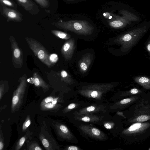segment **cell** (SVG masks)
<instances>
[{
	"mask_svg": "<svg viewBox=\"0 0 150 150\" xmlns=\"http://www.w3.org/2000/svg\"><path fill=\"white\" fill-rule=\"evenodd\" d=\"M0 12L1 15L7 19L8 21L20 22L23 20L22 14L17 10L1 4Z\"/></svg>",
	"mask_w": 150,
	"mask_h": 150,
	"instance_id": "cell-6",
	"label": "cell"
},
{
	"mask_svg": "<svg viewBox=\"0 0 150 150\" xmlns=\"http://www.w3.org/2000/svg\"><path fill=\"white\" fill-rule=\"evenodd\" d=\"M40 139L42 142V143L46 150H54L53 144L52 142L46 138L44 136L41 134L40 137Z\"/></svg>",
	"mask_w": 150,
	"mask_h": 150,
	"instance_id": "cell-15",
	"label": "cell"
},
{
	"mask_svg": "<svg viewBox=\"0 0 150 150\" xmlns=\"http://www.w3.org/2000/svg\"><path fill=\"white\" fill-rule=\"evenodd\" d=\"M93 60V55L87 53L82 57L79 62L78 65L81 72L85 73L88 70Z\"/></svg>",
	"mask_w": 150,
	"mask_h": 150,
	"instance_id": "cell-10",
	"label": "cell"
},
{
	"mask_svg": "<svg viewBox=\"0 0 150 150\" xmlns=\"http://www.w3.org/2000/svg\"><path fill=\"white\" fill-rule=\"evenodd\" d=\"M51 32L56 37L63 39L69 40L71 38L70 35L67 33L57 30H52Z\"/></svg>",
	"mask_w": 150,
	"mask_h": 150,
	"instance_id": "cell-16",
	"label": "cell"
},
{
	"mask_svg": "<svg viewBox=\"0 0 150 150\" xmlns=\"http://www.w3.org/2000/svg\"><path fill=\"white\" fill-rule=\"evenodd\" d=\"M131 100L129 98H126L120 101V103L121 104H125L130 102Z\"/></svg>",
	"mask_w": 150,
	"mask_h": 150,
	"instance_id": "cell-30",
	"label": "cell"
},
{
	"mask_svg": "<svg viewBox=\"0 0 150 150\" xmlns=\"http://www.w3.org/2000/svg\"><path fill=\"white\" fill-rule=\"evenodd\" d=\"M67 149L68 150H78L79 149L77 147L74 146H70Z\"/></svg>",
	"mask_w": 150,
	"mask_h": 150,
	"instance_id": "cell-35",
	"label": "cell"
},
{
	"mask_svg": "<svg viewBox=\"0 0 150 150\" xmlns=\"http://www.w3.org/2000/svg\"><path fill=\"white\" fill-rule=\"evenodd\" d=\"M33 83L37 87H41L44 91H47L50 88V86L47 84L41 78L38 73L34 72L33 74Z\"/></svg>",
	"mask_w": 150,
	"mask_h": 150,
	"instance_id": "cell-11",
	"label": "cell"
},
{
	"mask_svg": "<svg viewBox=\"0 0 150 150\" xmlns=\"http://www.w3.org/2000/svg\"><path fill=\"white\" fill-rule=\"evenodd\" d=\"M0 4L17 9V5L12 0H0Z\"/></svg>",
	"mask_w": 150,
	"mask_h": 150,
	"instance_id": "cell-20",
	"label": "cell"
},
{
	"mask_svg": "<svg viewBox=\"0 0 150 150\" xmlns=\"http://www.w3.org/2000/svg\"><path fill=\"white\" fill-rule=\"evenodd\" d=\"M95 109V108L93 106H90L87 107L86 109L88 112H92L94 111Z\"/></svg>",
	"mask_w": 150,
	"mask_h": 150,
	"instance_id": "cell-33",
	"label": "cell"
},
{
	"mask_svg": "<svg viewBox=\"0 0 150 150\" xmlns=\"http://www.w3.org/2000/svg\"><path fill=\"white\" fill-rule=\"evenodd\" d=\"M25 39L30 48L42 62L49 68L53 66L50 60V54L40 42L32 38L27 37Z\"/></svg>",
	"mask_w": 150,
	"mask_h": 150,
	"instance_id": "cell-3",
	"label": "cell"
},
{
	"mask_svg": "<svg viewBox=\"0 0 150 150\" xmlns=\"http://www.w3.org/2000/svg\"><path fill=\"white\" fill-rule=\"evenodd\" d=\"M53 24L59 28L82 35H91L94 30L93 25L86 21L72 20L67 21L54 22Z\"/></svg>",
	"mask_w": 150,
	"mask_h": 150,
	"instance_id": "cell-2",
	"label": "cell"
},
{
	"mask_svg": "<svg viewBox=\"0 0 150 150\" xmlns=\"http://www.w3.org/2000/svg\"><path fill=\"white\" fill-rule=\"evenodd\" d=\"M60 75L61 80L70 84L73 81L72 79L67 72L65 70H62L60 72Z\"/></svg>",
	"mask_w": 150,
	"mask_h": 150,
	"instance_id": "cell-17",
	"label": "cell"
},
{
	"mask_svg": "<svg viewBox=\"0 0 150 150\" xmlns=\"http://www.w3.org/2000/svg\"><path fill=\"white\" fill-rule=\"evenodd\" d=\"M9 40L12 52V64L15 67L20 68L23 64V56L22 50L13 36H10Z\"/></svg>",
	"mask_w": 150,
	"mask_h": 150,
	"instance_id": "cell-5",
	"label": "cell"
},
{
	"mask_svg": "<svg viewBox=\"0 0 150 150\" xmlns=\"http://www.w3.org/2000/svg\"><path fill=\"white\" fill-rule=\"evenodd\" d=\"M75 48V41L74 38L70 39L64 43L62 47L61 52L65 60L68 61L71 59Z\"/></svg>",
	"mask_w": 150,
	"mask_h": 150,
	"instance_id": "cell-8",
	"label": "cell"
},
{
	"mask_svg": "<svg viewBox=\"0 0 150 150\" xmlns=\"http://www.w3.org/2000/svg\"><path fill=\"white\" fill-rule=\"evenodd\" d=\"M29 150H42V149L39 146L36 142L31 143L27 148Z\"/></svg>",
	"mask_w": 150,
	"mask_h": 150,
	"instance_id": "cell-24",
	"label": "cell"
},
{
	"mask_svg": "<svg viewBox=\"0 0 150 150\" xmlns=\"http://www.w3.org/2000/svg\"><path fill=\"white\" fill-rule=\"evenodd\" d=\"M112 86L110 84L92 85L86 87L83 91L88 93L91 97L96 98L102 91L108 90Z\"/></svg>",
	"mask_w": 150,
	"mask_h": 150,
	"instance_id": "cell-7",
	"label": "cell"
},
{
	"mask_svg": "<svg viewBox=\"0 0 150 150\" xmlns=\"http://www.w3.org/2000/svg\"><path fill=\"white\" fill-rule=\"evenodd\" d=\"M134 81L145 88H150V79L145 76H137L134 79Z\"/></svg>",
	"mask_w": 150,
	"mask_h": 150,
	"instance_id": "cell-14",
	"label": "cell"
},
{
	"mask_svg": "<svg viewBox=\"0 0 150 150\" xmlns=\"http://www.w3.org/2000/svg\"><path fill=\"white\" fill-rule=\"evenodd\" d=\"M0 150H2L4 148V137L1 129H0Z\"/></svg>",
	"mask_w": 150,
	"mask_h": 150,
	"instance_id": "cell-28",
	"label": "cell"
},
{
	"mask_svg": "<svg viewBox=\"0 0 150 150\" xmlns=\"http://www.w3.org/2000/svg\"><path fill=\"white\" fill-rule=\"evenodd\" d=\"M76 106V105L74 103H71L69 104L67 107L68 109H71L74 108Z\"/></svg>",
	"mask_w": 150,
	"mask_h": 150,
	"instance_id": "cell-36",
	"label": "cell"
},
{
	"mask_svg": "<svg viewBox=\"0 0 150 150\" xmlns=\"http://www.w3.org/2000/svg\"><path fill=\"white\" fill-rule=\"evenodd\" d=\"M27 76L24 74L19 80L17 88L13 92L12 100L11 112L18 111L22 105L24 95L27 86Z\"/></svg>",
	"mask_w": 150,
	"mask_h": 150,
	"instance_id": "cell-4",
	"label": "cell"
},
{
	"mask_svg": "<svg viewBox=\"0 0 150 150\" xmlns=\"http://www.w3.org/2000/svg\"><path fill=\"white\" fill-rule=\"evenodd\" d=\"M82 129L85 133L90 135L91 136L96 138H102L103 135L102 133L96 128L83 125L82 127Z\"/></svg>",
	"mask_w": 150,
	"mask_h": 150,
	"instance_id": "cell-13",
	"label": "cell"
},
{
	"mask_svg": "<svg viewBox=\"0 0 150 150\" xmlns=\"http://www.w3.org/2000/svg\"><path fill=\"white\" fill-rule=\"evenodd\" d=\"M54 98L52 96H48L44 98L41 102L40 104V106L43 105L46 103H51L53 100Z\"/></svg>",
	"mask_w": 150,
	"mask_h": 150,
	"instance_id": "cell-27",
	"label": "cell"
},
{
	"mask_svg": "<svg viewBox=\"0 0 150 150\" xmlns=\"http://www.w3.org/2000/svg\"><path fill=\"white\" fill-rule=\"evenodd\" d=\"M50 59L51 62L54 64L58 61V57L57 55L56 54H50Z\"/></svg>",
	"mask_w": 150,
	"mask_h": 150,
	"instance_id": "cell-26",
	"label": "cell"
},
{
	"mask_svg": "<svg viewBox=\"0 0 150 150\" xmlns=\"http://www.w3.org/2000/svg\"><path fill=\"white\" fill-rule=\"evenodd\" d=\"M146 48L147 51L150 55V39L147 42L146 45Z\"/></svg>",
	"mask_w": 150,
	"mask_h": 150,
	"instance_id": "cell-34",
	"label": "cell"
},
{
	"mask_svg": "<svg viewBox=\"0 0 150 150\" xmlns=\"http://www.w3.org/2000/svg\"><path fill=\"white\" fill-rule=\"evenodd\" d=\"M148 117L145 115H142L139 116L137 118V120L139 122H143L148 120Z\"/></svg>",
	"mask_w": 150,
	"mask_h": 150,
	"instance_id": "cell-29",
	"label": "cell"
},
{
	"mask_svg": "<svg viewBox=\"0 0 150 150\" xmlns=\"http://www.w3.org/2000/svg\"><path fill=\"white\" fill-rule=\"evenodd\" d=\"M141 126V123H137L132 125L128 128V130L129 131H134L140 128Z\"/></svg>",
	"mask_w": 150,
	"mask_h": 150,
	"instance_id": "cell-25",
	"label": "cell"
},
{
	"mask_svg": "<svg viewBox=\"0 0 150 150\" xmlns=\"http://www.w3.org/2000/svg\"><path fill=\"white\" fill-rule=\"evenodd\" d=\"M7 81H3V80L0 81V100L1 99L4 94L6 92L7 90L5 89V85Z\"/></svg>",
	"mask_w": 150,
	"mask_h": 150,
	"instance_id": "cell-21",
	"label": "cell"
},
{
	"mask_svg": "<svg viewBox=\"0 0 150 150\" xmlns=\"http://www.w3.org/2000/svg\"><path fill=\"white\" fill-rule=\"evenodd\" d=\"M59 105L54 104L52 103H49L40 106L41 109L43 111H47L55 110L59 107Z\"/></svg>",
	"mask_w": 150,
	"mask_h": 150,
	"instance_id": "cell-19",
	"label": "cell"
},
{
	"mask_svg": "<svg viewBox=\"0 0 150 150\" xmlns=\"http://www.w3.org/2000/svg\"><path fill=\"white\" fill-rule=\"evenodd\" d=\"M81 120L85 122H89L90 121L91 119L90 117L88 116H85L81 119Z\"/></svg>",
	"mask_w": 150,
	"mask_h": 150,
	"instance_id": "cell-32",
	"label": "cell"
},
{
	"mask_svg": "<svg viewBox=\"0 0 150 150\" xmlns=\"http://www.w3.org/2000/svg\"><path fill=\"white\" fill-rule=\"evenodd\" d=\"M68 0V1H73V0Z\"/></svg>",
	"mask_w": 150,
	"mask_h": 150,
	"instance_id": "cell-39",
	"label": "cell"
},
{
	"mask_svg": "<svg viewBox=\"0 0 150 150\" xmlns=\"http://www.w3.org/2000/svg\"><path fill=\"white\" fill-rule=\"evenodd\" d=\"M40 6L43 8L49 7L50 2L48 0H34Z\"/></svg>",
	"mask_w": 150,
	"mask_h": 150,
	"instance_id": "cell-22",
	"label": "cell"
},
{
	"mask_svg": "<svg viewBox=\"0 0 150 150\" xmlns=\"http://www.w3.org/2000/svg\"><path fill=\"white\" fill-rule=\"evenodd\" d=\"M31 123L30 117L28 115L25 121L23 124L22 126V131H25L30 125Z\"/></svg>",
	"mask_w": 150,
	"mask_h": 150,
	"instance_id": "cell-23",
	"label": "cell"
},
{
	"mask_svg": "<svg viewBox=\"0 0 150 150\" xmlns=\"http://www.w3.org/2000/svg\"><path fill=\"white\" fill-rule=\"evenodd\" d=\"M56 130L58 134L61 137L69 139L71 134L67 127L61 124H57L55 125Z\"/></svg>",
	"mask_w": 150,
	"mask_h": 150,
	"instance_id": "cell-12",
	"label": "cell"
},
{
	"mask_svg": "<svg viewBox=\"0 0 150 150\" xmlns=\"http://www.w3.org/2000/svg\"><path fill=\"white\" fill-rule=\"evenodd\" d=\"M150 22L146 21L116 38L114 42L121 46V51L125 52L130 49L147 31Z\"/></svg>",
	"mask_w": 150,
	"mask_h": 150,
	"instance_id": "cell-1",
	"label": "cell"
},
{
	"mask_svg": "<svg viewBox=\"0 0 150 150\" xmlns=\"http://www.w3.org/2000/svg\"><path fill=\"white\" fill-rule=\"evenodd\" d=\"M32 133L29 132H27L26 134L23 136L17 142L15 147V150H20L24 144L26 139L30 136Z\"/></svg>",
	"mask_w": 150,
	"mask_h": 150,
	"instance_id": "cell-18",
	"label": "cell"
},
{
	"mask_svg": "<svg viewBox=\"0 0 150 150\" xmlns=\"http://www.w3.org/2000/svg\"><path fill=\"white\" fill-rule=\"evenodd\" d=\"M149 150H150V149H149Z\"/></svg>",
	"mask_w": 150,
	"mask_h": 150,
	"instance_id": "cell-40",
	"label": "cell"
},
{
	"mask_svg": "<svg viewBox=\"0 0 150 150\" xmlns=\"http://www.w3.org/2000/svg\"><path fill=\"white\" fill-rule=\"evenodd\" d=\"M58 98H54L53 100L51 102L52 103L54 104H56L58 101Z\"/></svg>",
	"mask_w": 150,
	"mask_h": 150,
	"instance_id": "cell-38",
	"label": "cell"
},
{
	"mask_svg": "<svg viewBox=\"0 0 150 150\" xmlns=\"http://www.w3.org/2000/svg\"><path fill=\"white\" fill-rule=\"evenodd\" d=\"M18 4L32 15H37L40 11L38 6L31 0H16Z\"/></svg>",
	"mask_w": 150,
	"mask_h": 150,
	"instance_id": "cell-9",
	"label": "cell"
},
{
	"mask_svg": "<svg viewBox=\"0 0 150 150\" xmlns=\"http://www.w3.org/2000/svg\"><path fill=\"white\" fill-rule=\"evenodd\" d=\"M113 125H112L110 123H106L104 125V126L105 128L108 129H110L112 128Z\"/></svg>",
	"mask_w": 150,
	"mask_h": 150,
	"instance_id": "cell-31",
	"label": "cell"
},
{
	"mask_svg": "<svg viewBox=\"0 0 150 150\" xmlns=\"http://www.w3.org/2000/svg\"><path fill=\"white\" fill-rule=\"evenodd\" d=\"M138 92V90L136 88H133L130 91V92L132 94L137 93Z\"/></svg>",
	"mask_w": 150,
	"mask_h": 150,
	"instance_id": "cell-37",
	"label": "cell"
}]
</instances>
